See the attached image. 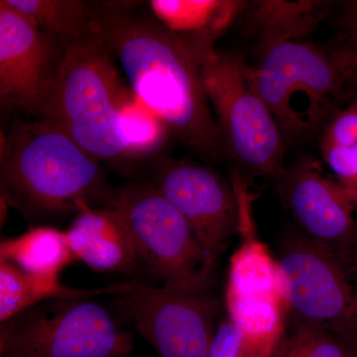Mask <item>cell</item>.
Wrapping results in <instances>:
<instances>
[{"label": "cell", "instance_id": "1", "mask_svg": "<svg viewBox=\"0 0 357 357\" xmlns=\"http://www.w3.org/2000/svg\"><path fill=\"white\" fill-rule=\"evenodd\" d=\"M95 20L134 95L185 147L204 159L218 158L222 138L202 77L204 58L215 46L170 31L126 2L95 6Z\"/></svg>", "mask_w": 357, "mask_h": 357}, {"label": "cell", "instance_id": "2", "mask_svg": "<svg viewBox=\"0 0 357 357\" xmlns=\"http://www.w3.org/2000/svg\"><path fill=\"white\" fill-rule=\"evenodd\" d=\"M0 187L1 199L28 218L77 215L84 203L109 208L115 195L100 161L41 119L2 132Z\"/></svg>", "mask_w": 357, "mask_h": 357}, {"label": "cell", "instance_id": "3", "mask_svg": "<svg viewBox=\"0 0 357 357\" xmlns=\"http://www.w3.org/2000/svg\"><path fill=\"white\" fill-rule=\"evenodd\" d=\"M133 96L96 22L93 31L66 47L57 81L38 117L98 161H123L128 156L117 123Z\"/></svg>", "mask_w": 357, "mask_h": 357}, {"label": "cell", "instance_id": "4", "mask_svg": "<svg viewBox=\"0 0 357 357\" xmlns=\"http://www.w3.org/2000/svg\"><path fill=\"white\" fill-rule=\"evenodd\" d=\"M252 77L256 91L288 139L326 128L344 89L332 52L307 41L284 42L261 51Z\"/></svg>", "mask_w": 357, "mask_h": 357}, {"label": "cell", "instance_id": "5", "mask_svg": "<svg viewBox=\"0 0 357 357\" xmlns=\"http://www.w3.org/2000/svg\"><path fill=\"white\" fill-rule=\"evenodd\" d=\"M202 77L223 152L256 174L276 177L284 168V136L256 91L252 68L241 54L211 51Z\"/></svg>", "mask_w": 357, "mask_h": 357}, {"label": "cell", "instance_id": "6", "mask_svg": "<svg viewBox=\"0 0 357 357\" xmlns=\"http://www.w3.org/2000/svg\"><path fill=\"white\" fill-rule=\"evenodd\" d=\"M132 349L130 335L89 299L48 301L0 328L1 356L124 357Z\"/></svg>", "mask_w": 357, "mask_h": 357}, {"label": "cell", "instance_id": "7", "mask_svg": "<svg viewBox=\"0 0 357 357\" xmlns=\"http://www.w3.org/2000/svg\"><path fill=\"white\" fill-rule=\"evenodd\" d=\"M109 208L128 227L139 261L178 292H204L210 279L198 237L187 220L153 185H129L115 191Z\"/></svg>", "mask_w": 357, "mask_h": 357}, {"label": "cell", "instance_id": "8", "mask_svg": "<svg viewBox=\"0 0 357 357\" xmlns=\"http://www.w3.org/2000/svg\"><path fill=\"white\" fill-rule=\"evenodd\" d=\"M277 261L288 319L332 333L357 357L356 274L301 234L284 241Z\"/></svg>", "mask_w": 357, "mask_h": 357}, {"label": "cell", "instance_id": "9", "mask_svg": "<svg viewBox=\"0 0 357 357\" xmlns=\"http://www.w3.org/2000/svg\"><path fill=\"white\" fill-rule=\"evenodd\" d=\"M114 297L159 357H208L217 306L206 293L129 283Z\"/></svg>", "mask_w": 357, "mask_h": 357}, {"label": "cell", "instance_id": "10", "mask_svg": "<svg viewBox=\"0 0 357 357\" xmlns=\"http://www.w3.org/2000/svg\"><path fill=\"white\" fill-rule=\"evenodd\" d=\"M275 178L279 196L299 227V234L356 274L357 206L342 185L326 176L311 157H303L282 169Z\"/></svg>", "mask_w": 357, "mask_h": 357}, {"label": "cell", "instance_id": "11", "mask_svg": "<svg viewBox=\"0 0 357 357\" xmlns=\"http://www.w3.org/2000/svg\"><path fill=\"white\" fill-rule=\"evenodd\" d=\"M238 204L241 244L229 260L225 307L232 323L250 330L274 325L285 314L280 268L257 234L253 195L241 174L230 178Z\"/></svg>", "mask_w": 357, "mask_h": 357}, {"label": "cell", "instance_id": "12", "mask_svg": "<svg viewBox=\"0 0 357 357\" xmlns=\"http://www.w3.org/2000/svg\"><path fill=\"white\" fill-rule=\"evenodd\" d=\"M155 187L198 237L211 280L230 239L238 234V204L231 183L206 167L167 160L159 166Z\"/></svg>", "mask_w": 357, "mask_h": 357}, {"label": "cell", "instance_id": "13", "mask_svg": "<svg viewBox=\"0 0 357 357\" xmlns=\"http://www.w3.org/2000/svg\"><path fill=\"white\" fill-rule=\"evenodd\" d=\"M65 48L27 16L0 1V98L38 116L57 81Z\"/></svg>", "mask_w": 357, "mask_h": 357}, {"label": "cell", "instance_id": "14", "mask_svg": "<svg viewBox=\"0 0 357 357\" xmlns=\"http://www.w3.org/2000/svg\"><path fill=\"white\" fill-rule=\"evenodd\" d=\"M65 236L75 260L95 271H129L139 261L132 237L114 208L82 204Z\"/></svg>", "mask_w": 357, "mask_h": 357}, {"label": "cell", "instance_id": "15", "mask_svg": "<svg viewBox=\"0 0 357 357\" xmlns=\"http://www.w3.org/2000/svg\"><path fill=\"white\" fill-rule=\"evenodd\" d=\"M330 2L317 0L256 1L249 28L259 41L260 52L284 42L307 41L328 13Z\"/></svg>", "mask_w": 357, "mask_h": 357}, {"label": "cell", "instance_id": "16", "mask_svg": "<svg viewBox=\"0 0 357 357\" xmlns=\"http://www.w3.org/2000/svg\"><path fill=\"white\" fill-rule=\"evenodd\" d=\"M126 284L110 287L77 289L57 280L36 278L21 271L11 263L0 260V321L6 323L42 303L60 299H91L100 295L121 292Z\"/></svg>", "mask_w": 357, "mask_h": 357}, {"label": "cell", "instance_id": "17", "mask_svg": "<svg viewBox=\"0 0 357 357\" xmlns=\"http://www.w3.org/2000/svg\"><path fill=\"white\" fill-rule=\"evenodd\" d=\"M0 260L11 263L30 276L57 280L75 257L65 231L40 225L30 227L20 236L2 241Z\"/></svg>", "mask_w": 357, "mask_h": 357}, {"label": "cell", "instance_id": "18", "mask_svg": "<svg viewBox=\"0 0 357 357\" xmlns=\"http://www.w3.org/2000/svg\"><path fill=\"white\" fill-rule=\"evenodd\" d=\"M154 17L170 31L215 44L245 2L230 0H153Z\"/></svg>", "mask_w": 357, "mask_h": 357}, {"label": "cell", "instance_id": "19", "mask_svg": "<svg viewBox=\"0 0 357 357\" xmlns=\"http://www.w3.org/2000/svg\"><path fill=\"white\" fill-rule=\"evenodd\" d=\"M44 34L66 47L93 31L95 6L79 0H7Z\"/></svg>", "mask_w": 357, "mask_h": 357}, {"label": "cell", "instance_id": "20", "mask_svg": "<svg viewBox=\"0 0 357 357\" xmlns=\"http://www.w3.org/2000/svg\"><path fill=\"white\" fill-rule=\"evenodd\" d=\"M321 151L335 180L357 206V98L326 124Z\"/></svg>", "mask_w": 357, "mask_h": 357}, {"label": "cell", "instance_id": "21", "mask_svg": "<svg viewBox=\"0 0 357 357\" xmlns=\"http://www.w3.org/2000/svg\"><path fill=\"white\" fill-rule=\"evenodd\" d=\"M117 129L128 159L147 158L158 153L170 133L158 115L135 95L122 107Z\"/></svg>", "mask_w": 357, "mask_h": 357}, {"label": "cell", "instance_id": "22", "mask_svg": "<svg viewBox=\"0 0 357 357\" xmlns=\"http://www.w3.org/2000/svg\"><path fill=\"white\" fill-rule=\"evenodd\" d=\"M276 357H351L342 340L318 326L288 319Z\"/></svg>", "mask_w": 357, "mask_h": 357}, {"label": "cell", "instance_id": "23", "mask_svg": "<svg viewBox=\"0 0 357 357\" xmlns=\"http://www.w3.org/2000/svg\"><path fill=\"white\" fill-rule=\"evenodd\" d=\"M283 337L245 332L227 319L215 330L208 357H276Z\"/></svg>", "mask_w": 357, "mask_h": 357}, {"label": "cell", "instance_id": "24", "mask_svg": "<svg viewBox=\"0 0 357 357\" xmlns=\"http://www.w3.org/2000/svg\"><path fill=\"white\" fill-rule=\"evenodd\" d=\"M331 52L344 77V86H354L357 91V44L342 43Z\"/></svg>", "mask_w": 357, "mask_h": 357}, {"label": "cell", "instance_id": "25", "mask_svg": "<svg viewBox=\"0 0 357 357\" xmlns=\"http://www.w3.org/2000/svg\"><path fill=\"white\" fill-rule=\"evenodd\" d=\"M342 43L357 44V1L349 2L342 20Z\"/></svg>", "mask_w": 357, "mask_h": 357}, {"label": "cell", "instance_id": "26", "mask_svg": "<svg viewBox=\"0 0 357 357\" xmlns=\"http://www.w3.org/2000/svg\"><path fill=\"white\" fill-rule=\"evenodd\" d=\"M1 357H9V356H2Z\"/></svg>", "mask_w": 357, "mask_h": 357}, {"label": "cell", "instance_id": "27", "mask_svg": "<svg viewBox=\"0 0 357 357\" xmlns=\"http://www.w3.org/2000/svg\"><path fill=\"white\" fill-rule=\"evenodd\" d=\"M356 280H357V271H356Z\"/></svg>", "mask_w": 357, "mask_h": 357}]
</instances>
